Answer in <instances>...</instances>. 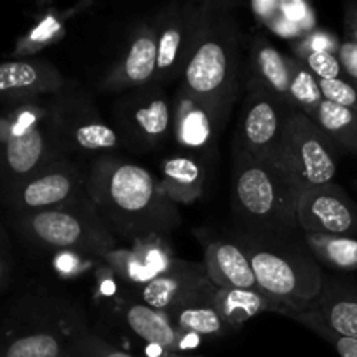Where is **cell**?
Returning <instances> with one entry per match:
<instances>
[{"mask_svg": "<svg viewBox=\"0 0 357 357\" xmlns=\"http://www.w3.org/2000/svg\"><path fill=\"white\" fill-rule=\"evenodd\" d=\"M13 271V255H10V243L6 229L0 222V291L7 286Z\"/></svg>", "mask_w": 357, "mask_h": 357, "instance_id": "cell-36", "label": "cell"}, {"mask_svg": "<svg viewBox=\"0 0 357 357\" xmlns=\"http://www.w3.org/2000/svg\"><path fill=\"white\" fill-rule=\"evenodd\" d=\"M87 194L117 239L166 237L181 223L159 176L112 153L93 159L87 167Z\"/></svg>", "mask_w": 357, "mask_h": 357, "instance_id": "cell-1", "label": "cell"}, {"mask_svg": "<svg viewBox=\"0 0 357 357\" xmlns=\"http://www.w3.org/2000/svg\"><path fill=\"white\" fill-rule=\"evenodd\" d=\"M13 223L21 239L38 250L70 251L100 260L117 250L119 239L94 208L89 194L61 208L14 215Z\"/></svg>", "mask_w": 357, "mask_h": 357, "instance_id": "cell-6", "label": "cell"}, {"mask_svg": "<svg viewBox=\"0 0 357 357\" xmlns=\"http://www.w3.org/2000/svg\"><path fill=\"white\" fill-rule=\"evenodd\" d=\"M296 321L302 323L303 326L309 328V330H312L314 333L319 335L323 340H326L328 344L337 351V354L340 357H357V338L342 337V335L333 333V331L324 328L323 324L316 323V321H310V319H296Z\"/></svg>", "mask_w": 357, "mask_h": 357, "instance_id": "cell-34", "label": "cell"}, {"mask_svg": "<svg viewBox=\"0 0 357 357\" xmlns=\"http://www.w3.org/2000/svg\"><path fill=\"white\" fill-rule=\"evenodd\" d=\"M204 264L174 260L173 265L138 289L139 298L149 307L169 312L176 303L209 282Z\"/></svg>", "mask_w": 357, "mask_h": 357, "instance_id": "cell-22", "label": "cell"}, {"mask_svg": "<svg viewBox=\"0 0 357 357\" xmlns=\"http://www.w3.org/2000/svg\"><path fill=\"white\" fill-rule=\"evenodd\" d=\"M159 180L174 204H192L204 194L206 169L194 155H173L160 162Z\"/></svg>", "mask_w": 357, "mask_h": 357, "instance_id": "cell-27", "label": "cell"}, {"mask_svg": "<svg viewBox=\"0 0 357 357\" xmlns=\"http://www.w3.org/2000/svg\"><path fill=\"white\" fill-rule=\"evenodd\" d=\"M204 267L218 288L258 289L250 257L234 237H218L206 244Z\"/></svg>", "mask_w": 357, "mask_h": 357, "instance_id": "cell-23", "label": "cell"}, {"mask_svg": "<svg viewBox=\"0 0 357 357\" xmlns=\"http://www.w3.org/2000/svg\"><path fill=\"white\" fill-rule=\"evenodd\" d=\"M68 87L54 65L38 58H17L0 63V103L17 107L58 96Z\"/></svg>", "mask_w": 357, "mask_h": 357, "instance_id": "cell-15", "label": "cell"}, {"mask_svg": "<svg viewBox=\"0 0 357 357\" xmlns=\"http://www.w3.org/2000/svg\"><path fill=\"white\" fill-rule=\"evenodd\" d=\"M6 112L10 119V138L0 152V194L66 157L56 138L47 101L17 105Z\"/></svg>", "mask_w": 357, "mask_h": 357, "instance_id": "cell-7", "label": "cell"}, {"mask_svg": "<svg viewBox=\"0 0 357 357\" xmlns=\"http://www.w3.org/2000/svg\"><path fill=\"white\" fill-rule=\"evenodd\" d=\"M319 89L324 100L357 110V89L347 79L319 80Z\"/></svg>", "mask_w": 357, "mask_h": 357, "instance_id": "cell-33", "label": "cell"}, {"mask_svg": "<svg viewBox=\"0 0 357 357\" xmlns=\"http://www.w3.org/2000/svg\"><path fill=\"white\" fill-rule=\"evenodd\" d=\"M87 195V169L70 157L42 167L16 187L0 194V202L13 215L47 211L73 204Z\"/></svg>", "mask_w": 357, "mask_h": 357, "instance_id": "cell-14", "label": "cell"}, {"mask_svg": "<svg viewBox=\"0 0 357 357\" xmlns=\"http://www.w3.org/2000/svg\"><path fill=\"white\" fill-rule=\"evenodd\" d=\"M312 121L337 149L357 153V110L323 100Z\"/></svg>", "mask_w": 357, "mask_h": 357, "instance_id": "cell-29", "label": "cell"}, {"mask_svg": "<svg viewBox=\"0 0 357 357\" xmlns=\"http://www.w3.org/2000/svg\"><path fill=\"white\" fill-rule=\"evenodd\" d=\"M122 323L132 331L135 337L152 347L169 354L192 351L199 345L197 335L181 330L167 312L149 307L143 302H124L121 307Z\"/></svg>", "mask_w": 357, "mask_h": 357, "instance_id": "cell-18", "label": "cell"}, {"mask_svg": "<svg viewBox=\"0 0 357 357\" xmlns=\"http://www.w3.org/2000/svg\"><path fill=\"white\" fill-rule=\"evenodd\" d=\"M222 131L211 112L180 87L173 100V138L178 145L188 153H197L199 159L211 152Z\"/></svg>", "mask_w": 357, "mask_h": 357, "instance_id": "cell-20", "label": "cell"}, {"mask_svg": "<svg viewBox=\"0 0 357 357\" xmlns=\"http://www.w3.org/2000/svg\"><path fill=\"white\" fill-rule=\"evenodd\" d=\"M68 357H135L124 349H119L105 340L103 337L91 331L89 328L84 330L79 337L73 340L70 347Z\"/></svg>", "mask_w": 357, "mask_h": 357, "instance_id": "cell-30", "label": "cell"}, {"mask_svg": "<svg viewBox=\"0 0 357 357\" xmlns=\"http://www.w3.org/2000/svg\"><path fill=\"white\" fill-rule=\"evenodd\" d=\"M51 110L56 138L66 157L94 155L98 159L121 145L119 132L101 119L89 94L66 87L51 98Z\"/></svg>", "mask_w": 357, "mask_h": 357, "instance_id": "cell-9", "label": "cell"}, {"mask_svg": "<svg viewBox=\"0 0 357 357\" xmlns=\"http://www.w3.org/2000/svg\"><path fill=\"white\" fill-rule=\"evenodd\" d=\"M213 284L206 282L202 288L188 295L169 310V316L181 330L197 335L199 338H225L236 333V328L230 326L225 317L218 312L213 302Z\"/></svg>", "mask_w": 357, "mask_h": 357, "instance_id": "cell-24", "label": "cell"}, {"mask_svg": "<svg viewBox=\"0 0 357 357\" xmlns=\"http://www.w3.org/2000/svg\"><path fill=\"white\" fill-rule=\"evenodd\" d=\"M342 40L331 31L324 30V28H316L314 31L307 33L300 40L291 42V52H331V54H338Z\"/></svg>", "mask_w": 357, "mask_h": 357, "instance_id": "cell-32", "label": "cell"}, {"mask_svg": "<svg viewBox=\"0 0 357 357\" xmlns=\"http://www.w3.org/2000/svg\"><path fill=\"white\" fill-rule=\"evenodd\" d=\"M291 112L289 105L279 100L258 80L248 77L243 112L234 135V157L278 162Z\"/></svg>", "mask_w": 357, "mask_h": 357, "instance_id": "cell-11", "label": "cell"}, {"mask_svg": "<svg viewBox=\"0 0 357 357\" xmlns=\"http://www.w3.org/2000/svg\"><path fill=\"white\" fill-rule=\"evenodd\" d=\"M239 23L225 6L216 3L181 75V89L204 105L222 129L232 112L241 75Z\"/></svg>", "mask_w": 357, "mask_h": 357, "instance_id": "cell-3", "label": "cell"}, {"mask_svg": "<svg viewBox=\"0 0 357 357\" xmlns=\"http://www.w3.org/2000/svg\"><path fill=\"white\" fill-rule=\"evenodd\" d=\"M135 243L136 246L132 250H114L103 258V261L121 278V281L136 284L139 289L166 272L176 258L171 257L164 244V237H149Z\"/></svg>", "mask_w": 357, "mask_h": 357, "instance_id": "cell-21", "label": "cell"}, {"mask_svg": "<svg viewBox=\"0 0 357 357\" xmlns=\"http://www.w3.org/2000/svg\"><path fill=\"white\" fill-rule=\"evenodd\" d=\"M302 239L319 265L337 271H357V237L310 234L302 230Z\"/></svg>", "mask_w": 357, "mask_h": 357, "instance_id": "cell-28", "label": "cell"}, {"mask_svg": "<svg viewBox=\"0 0 357 357\" xmlns=\"http://www.w3.org/2000/svg\"><path fill=\"white\" fill-rule=\"evenodd\" d=\"M232 237L246 250L258 288L284 302L289 312H298L316 302L326 275L303 243L302 230L255 232L236 227Z\"/></svg>", "mask_w": 357, "mask_h": 357, "instance_id": "cell-2", "label": "cell"}, {"mask_svg": "<svg viewBox=\"0 0 357 357\" xmlns=\"http://www.w3.org/2000/svg\"><path fill=\"white\" fill-rule=\"evenodd\" d=\"M215 7V2L171 3L152 17L157 33V75L153 84L166 87V84L181 79Z\"/></svg>", "mask_w": 357, "mask_h": 357, "instance_id": "cell-12", "label": "cell"}, {"mask_svg": "<svg viewBox=\"0 0 357 357\" xmlns=\"http://www.w3.org/2000/svg\"><path fill=\"white\" fill-rule=\"evenodd\" d=\"M157 75V33L153 20L142 21L132 30L124 52L105 77L108 91H132L155 82Z\"/></svg>", "mask_w": 357, "mask_h": 357, "instance_id": "cell-17", "label": "cell"}, {"mask_svg": "<svg viewBox=\"0 0 357 357\" xmlns=\"http://www.w3.org/2000/svg\"><path fill=\"white\" fill-rule=\"evenodd\" d=\"M291 319H310L342 337L357 338V286L326 278L316 302L303 310L289 312Z\"/></svg>", "mask_w": 357, "mask_h": 357, "instance_id": "cell-19", "label": "cell"}, {"mask_svg": "<svg viewBox=\"0 0 357 357\" xmlns=\"http://www.w3.org/2000/svg\"><path fill=\"white\" fill-rule=\"evenodd\" d=\"M338 61H340L344 75L357 89V44L345 35L338 49Z\"/></svg>", "mask_w": 357, "mask_h": 357, "instance_id": "cell-35", "label": "cell"}, {"mask_svg": "<svg viewBox=\"0 0 357 357\" xmlns=\"http://www.w3.org/2000/svg\"><path fill=\"white\" fill-rule=\"evenodd\" d=\"M298 225L303 232L357 237V204L335 183L310 188L300 195Z\"/></svg>", "mask_w": 357, "mask_h": 357, "instance_id": "cell-16", "label": "cell"}, {"mask_svg": "<svg viewBox=\"0 0 357 357\" xmlns=\"http://www.w3.org/2000/svg\"><path fill=\"white\" fill-rule=\"evenodd\" d=\"M253 10L258 20L288 40H300L317 26V17L312 7L300 0H281V2H255Z\"/></svg>", "mask_w": 357, "mask_h": 357, "instance_id": "cell-26", "label": "cell"}, {"mask_svg": "<svg viewBox=\"0 0 357 357\" xmlns=\"http://www.w3.org/2000/svg\"><path fill=\"white\" fill-rule=\"evenodd\" d=\"M293 58L298 59L302 65H305L317 80H335V79H345L344 70H342L340 61H338L337 54L331 52H293Z\"/></svg>", "mask_w": 357, "mask_h": 357, "instance_id": "cell-31", "label": "cell"}, {"mask_svg": "<svg viewBox=\"0 0 357 357\" xmlns=\"http://www.w3.org/2000/svg\"><path fill=\"white\" fill-rule=\"evenodd\" d=\"M115 126L126 145L136 152H150L173 136V101L159 84L128 91L115 103Z\"/></svg>", "mask_w": 357, "mask_h": 357, "instance_id": "cell-13", "label": "cell"}, {"mask_svg": "<svg viewBox=\"0 0 357 357\" xmlns=\"http://www.w3.org/2000/svg\"><path fill=\"white\" fill-rule=\"evenodd\" d=\"M302 192L272 160L234 157L232 209L236 227L255 232H298Z\"/></svg>", "mask_w": 357, "mask_h": 357, "instance_id": "cell-5", "label": "cell"}, {"mask_svg": "<svg viewBox=\"0 0 357 357\" xmlns=\"http://www.w3.org/2000/svg\"><path fill=\"white\" fill-rule=\"evenodd\" d=\"M250 66L251 79L258 80L293 110L303 112L312 119L323 103L317 77L298 59L275 47L264 35H257L251 42Z\"/></svg>", "mask_w": 357, "mask_h": 357, "instance_id": "cell-10", "label": "cell"}, {"mask_svg": "<svg viewBox=\"0 0 357 357\" xmlns=\"http://www.w3.org/2000/svg\"><path fill=\"white\" fill-rule=\"evenodd\" d=\"M213 302L227 323L239 330L246 321L264 312H278L284 316L289 307L281 300L267 295L264 289H237V288H213Z\"/></svg>", "mask_w": 357, "mask_h": 357, "instance_id": "cell-25", "label": "cell"}, {"mask_svg": "<svg viewBox=\"0 0 357 357\" xmlns=\"http://www.w3.org/2000/svg\"><path fill=\"white\" fill-rule=\"evenodd\" d=\"M84 330V314L73 303L30 293L14 300L0 323V357H68Z\"/></svg>", "mask_w": 357, "mask_h": 357, "instance_id": "cell-4", "label": "cell"}, {"mask_svg": "<svg viewBox=\"0 0 357 357\" xmlns=\"http://www.w3.org/2000/svg\"><path fill=\"white\" fill-rule=\"evenodd\" d=\"M275 164L300 192L323 187L337 176V146L309 115L293 110Z\"/></svg>", "mask_w": 357, "mask_h": 357, "instance_id": "cell-8", "label": "cell"}, {"mask_svg": "<svg viewBox=\"0 0 357 357\" xmlns=\"http://www.w3.org/2000/svg\"><path fill=\"white\" fill-rule=\"evenodd\" d=\"M345 35L357 44V3H349L345 9Z\"/></svg>", "mask_w": 357, "mask_h": 357, "instance_id": "cell-37", "label": "cell"}]
</instances>
